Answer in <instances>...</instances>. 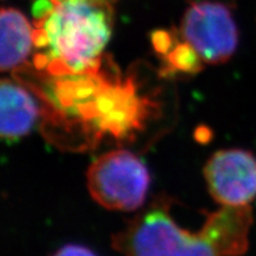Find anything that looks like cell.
Wrapping results in <instances>:
<instances>
[{
	"label": "cell",
	"mask_w": 256,
	"mask_h": 256,
	"mask_svg": "<svg viewBox=\"0 0 256 256\" xmlns=\"http://www.w3.org/2000/svg\"><path fill=\"white\" fill-rule=\"evenodd\" d=\"M250 206H222L198 232L179 226L162 198L138 214L112 238L122 256H241L249 246Z\"/></svg>",
	"instance_id": "6da1fadb"
},
{
	"label": "cell",
	"mask_w": 256,
	"mask_h": 256,
	"mask_svg": "<svg viewBox=\"0 0 256 256\" xmlns=\"http://www.w3.org/2000/svg\"><path fill=\"white\" fill-rule=\"evenodd\" d=\"M40 106L28 88L12 80L0 84V133L6 142H17L34 130Z\"/></svg>",
	"instance_id": "8992f818"
},
{
	"label": "cell",
	"mask_w": 256,
	"mask_h": 256,
	"mask_svg": "<svg viewBox=\"0 0 256 256\" xmlns=\"http://www.w3.org/2000/svg\"><path fill=\"white\" fill-rule=\"evenodd\" d=\"M34 62L49 76L100 70L113 30V4L90 0H36Z\"/></svg>",
	"instance_id": "7a4b0ae2"
},
{
	"label": "cell",
	"mask_w": 256,
	"mask_h": 256,
	"mask_svg": "<svg viewBox=\"0 0 256 256\" xmlns=\"http://www.w3.org/2000/svg\"><path fill=\"white\" fill-rule=\"evenodd\" d=\"M34 26L14 8H2L0 14V66L2 72H16L25 66L34 50Z\"/></svg>",
	"instance_id": "52a82bcc"
},
{
	"label": "cell",
	"mask_w": 256,
	"mask_h": 256,
	"mask_svg": "<svg viewBox=\"0 0 256 256\" xmlns=\"http://www.w3.org/2000/svg\"><path fill=\"white\" fill-rule=\"evenodd\" d=\"M51 256H98L94 252L83 246L68 244L58 249L55 254Z\"/></svg>",
	"instance_id": "ba28073f"
},
{
	"label": "cell",
	"mask_w": 256,
	"mask_h": 256,
	"mask_svg": "<svg viewBox=\"0 0 256 256\" xmlns=\"http://www.w3.org/2000/svg\"><path fill=\"white\" fill-rule=\"evenodd\" d=\"M176 34L206 64L230 60L238 42V26L229 8L217 2H194L184 12Z\"/></svg>",
	"instance_id": "277c9868"
},
{
	"label": "cell",
	"mask_w": 256,
	"mask_h": 256,
	"mask_svg": "<svg viewBox=\"0 0 256 256\" xmlns=\"http://www.w3.org/2000/svg\"><path fill=\"white\" fill-rule=\"evenodd\" d=\"M148 170L136 154L114 150L96 158L87 171V188L96 203L108 210L133 211L146 200Z\"/></svg>",
	"instance_id": "3957f363"
},
{
	"label": "cell",
	"mask_w": 256,
	"mask_h": 256,
	"mask_svg": "<svg viewBox=\"0 0 256 256\" xmlns=\"http://www.w3.org/2000/svg\"><path fill=\"white\" fill-rule=\"evenodd\" d=\"M51 2H64V0H51ZM90 2H110V4H114L115 0H90Z\"/></svg>",
	"instance_id": "9c48e42d"
},
{
	"label": "cell",
	"mask_w": 256,
	"mask_h": 256,
	"mask_svg": "<svg viewBox=\"0 0 256 256\" xmlns=\"http://www.w3.org/2000/svg\"><path fill=\"white\" fill-rule=\"evenodd\" d=\"M204 177L220 206H248L256 198V158L243 150H222L208 160Z\"/></svg>",
	"instance_id": "5b68a950"
}]
</instances>
